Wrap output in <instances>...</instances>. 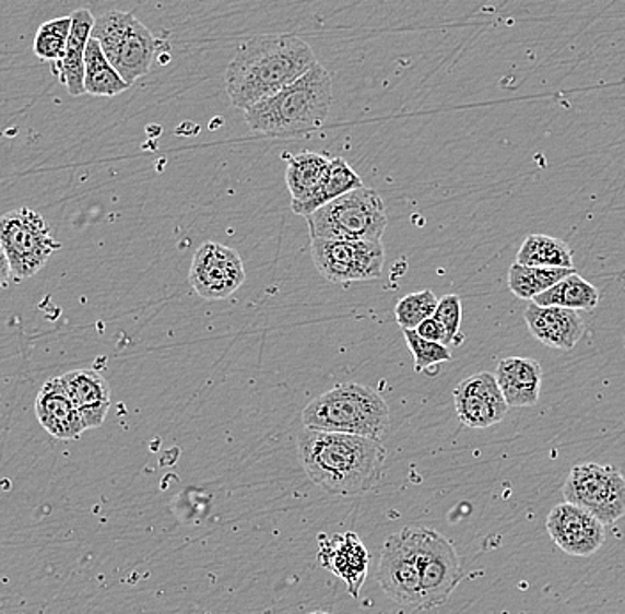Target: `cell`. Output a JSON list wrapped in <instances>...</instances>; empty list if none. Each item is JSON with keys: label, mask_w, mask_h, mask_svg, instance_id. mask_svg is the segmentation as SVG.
Returning a JSON list of instances; mask_svg holds the SVG:
<instances>
[{"label": "cell", "mask_w": 625, "mask_h": 614, "mask_svg": "<svg viewBox=\"0 0 625 614\" xmlns=\"http://www.w3.org/2000/svg\"><path fill=\"white\" fill-rule=\"evenodd\" d=\"M403 338H405V343H408L412 357H414V369L420 374L451 361L450 346L425 340L416 331H403Z\"/></svg>", "instance_id": "cell-29"}, {"label": "cell", "mask_w": 625, "mask_h": 614, "mask_svg": "<svg viewBox=\"0 0 625 614\" xmlns=\"http://www.w3.org/2000/svg\"><path fill=\"white\" fill-rule=\"evenodd\" d=\"M601 294L592 283L582 280L578 272L567 275L559 283L536 295L533 303L539 306H556L573 309V311H592L599 306Z\"/></svg>", "instance_id": "cell-24"}, {"label": "cell", "mask_w": 625, "mask_h": 614, "mask_svg": "<svg viewBox=\"0 0 625 614\" xmlns=\"http://www.w3.org/2000/svg\"><path fill=\"white\" fill-rule=\"evenodd\" d=\"M91 38L99 43L105 57L128 85L148 75L162 42L135 14L110 10L95 20Z\"/></svg>", "instance_id": "cell-6"}, {"label": "cell", "mask_w": 625, "mask_h": 614, "mask_svg": "<svg viewBox=\"0 0 625 614\" xmlns=\"http://www.w3.org/2000/svg\"><path fill=\"white\" fill-rule=\"evenodd\" d=\"M574 272L576 269H545L514 263L508 270V288L517 298L533 300L536 295L544 294L545 290Z\"/></svg>", "instance_id": "cell-26"}, {"label": "cell", "mask_w": 625, "mask_h": 614, "mask_svg": "<svg viewBox=\"0 0 625 614\" xmlns=\"http://www.w3.org/2000/svg\"><path fill=\"white\" fill-rule=\"evenodd\" d=\"M331 158L322 153L303 152L292 156L286 166V187L292 194V203H300L315 194L322 185Z\"/></svg>", "instance_id": "cell-22"}, {"label": "cell", "mask_w": 625, "mask_h": 614, "mask_svg": "<svg viewBox=\"0 0 625 614\" xmlns=\"http://www.w3.org/2000/svg\"><path fill=\"white\" fill-rule=\"evenodd\" d=\"M497 386L508 406H531L539 402L544 369L530 357H507L497 363Z\"/></svg>", "instance_id": "cell-20"}, {"label": "cell", "mask_w": 625, "mask_h": 614, "mask_svg": "<svg viewBox=\"0 0 625 614\" xmlns=\"http://www.w3.org/2000/svg\"><path fill=\"white\" fill-rule=\"evenodd\" d=\"M332 104V79L320 64L298 76L294 84L261 99L244 113L246 123L263 138H298L326 123Z\"/></svg>", "instance_id": "cell-3"}, {"label": "cell", "mask_w": 625, "mask_h": 614, "mask_svg": "<svg viewBox=\"0 0 625 614\" xmlns=\"http://www.w3.org/2000/svg\"><path fill=\"white\" fill-rule=\"evenodd\" d=\"M516 263L545 269H574L573 249L550 235H530L517 252Z\"/></svg>", "instance_id": "cell-25"}, {"label": "cell", "mask_w": 625, "mask_h": 614, "mask_svg": "<svg viewBox=\"0 0 625 614\" xmlns=\"http://www.w3.org/2000/svg\"><path fill=\"white\" fill-rule=\"evenodd\" d=\"M311 614H331V613H326V611H317V613H311Z\"/></svg>", "instance_id": "cell-33"}, {"label": "cell", "mask_w": 625, "mask_h": 614, "mask_svg": "<svg viewBox=\"0 0 625 614\" xmlns=\"http://www.w3.org/2000/svg\"><path fill=\"white\" fill-rule=\"evenodd\" d=\"M71 28L68 38L67 52L61 61L54 62V73L57 81L67 87L71 96L85 95L84 93V54L87 42L95 27V16L90 10L81 8L70 14Z\"/></svg>", "instance_id": "cell-19"}, {"label": "cell", "mask_w": 625, "mask_h": 614, "mask_svg": "<svg viewBox=\"0 0 625 614\" xmlns=\"http://www.w3.org/2000/svg\"><path fill=\"white\" fill-rule=\"evenodd\" d=\"M453 402L460 423L476 430L502 423L510 409L496 377L488 371H480L462 380L453 389Z\"/></svg>", "instance_id": "cell-13"}, {"label": "cell", "mask_w": 625, "mask_h": 614, "mask_svg": "<svg viewBox=\"0 0 625 614\" xmlns=\"http://www.w3.org/2000/svg\"><path fill=\"white\" fill-rule=\"evenodd\" d=\"M84 93L91 96H118L130 87L114 70L95 38L87 42L84 54Z\"/></svg>", "instance_id": "cell-23"}, {"label": "cell", "mask_w": 625, "mask_h": 614, "mask_svg": "<svg viewBox=\"0 0 625 614\" xmlns=\"http://www.w3.org/2000/svg\"><path fill=\"white\" fill-rule=\"evenodd\" d=\"M0 244L16 280L38 274L61 249L45 219L33 209L11 210L0 217Z\"/></svg>", "instance_id": "cell-7"}, {"label": "cell", "mask_w": 625, "mask_h": 614, "mask_svg": "<svg viewBox=\"0 0 625 614\" xmlns=\"http://www.w3.org/2000/svg\"><path fill=\"white\" fill-rule=\"evenodd\" d=\"M432 317L439 321L443 329L448 335V343L450 345H459L462 343V332H460V323H462V300L459 295L450 294L445 295L437 303L436 311Z\"/></svg>", "instance_id": "cell-30"}, {"label": "cell", "mask_w": 625, "mask_h": 614, "mask_svg": "<svg viewBox=\"0 0 625 614\" xmlns=\"http://www.w3.org/2000/svg\"><path fill=\"white\" fill-rule=\"evenodd\" d=\"M71 16L48 20L39 25L34 38V54L42 61H61L67 52L68 38H70Z\"/></svg>", "instance_id": "cell-27"}, {"label": "cell", "mask_w": 625, "mask_h": 614, "mask_svg": "<svg viewBox=\"0 0 625 614\" xmlns=\"http://www.w3.org/2000/svg\"><path fill=\"white\" fill-rule=\"evenodd\" d=\"M359 187H363L361 176L352 169L351 164L345 158L337 156V158H331V166L327 170V176L323 178L322 185L315 190V194L306 201H300V203H292V210H294L295 215L308 217L312 212L322 209L323 204L331 203L340 196L359 189Z\"/></svg>", "instance_id": "cell-21"}, {"label": "cell", "mask_w": 625, "mask_h": 614, "mask_svg": "<svg viewBox=\"0 0 625 614\" xmlns=\"http://www.w3.org/2000/svg\"><path fill=\"white\" fill-rule=\"evenodd\" d=\"M318 64L312 48L290 34H263L246 39L227 64L226 93L237 109H251L261 99L294 84Z\"/></svg>", "instance_id": "cell-1"}, {"label": "cell", "mask_w": 625, "mask_h": 614, "mask_svg": "<svg viewBox=\"0 0 625 614\" xmlns=\"http://www.w3.org/2000/svg\"><path fill=\"white\" fill-rule=\"evenodd\" d=\"M526 326L542 345L556 350H573L585 334V321L578 311L531 303L524 311Z\"/></svg>", "instance_id": "cell-16"}, {"label": "cell", "mask_w": 625, "mask_h": 614, "mask_svg": "<svg viewBox=\"0 0 625 614\" xmlns=\"http://www.w3.org/2000/svg\"><path fill=\"white\" fill-rule=\"evenodd\" d=\"M34 411L43 430L52 435L54 439L76 440L85 432L84 423L71 403L61 377L50 378L43 383L34 402Z\"/></svg>", "instance_id": "cell-17"}, {"label": "cell", "mask_w": 625, "mask_h": 614, "mask_svg": "<svg viewBox=\"0 0 625 614\" xmlns=\"http://www.w3.org/2000/svg\"><path fill=\"white\" fill-rule=\"evenodd\" d=\"M545 526L554 544L576 558L592 556L606 542L604 524L592 513L567 501L554 506Z\"/></svg>", "instance_id": "cell-14"}, {"label": "cell", "mask_w": 625, "mask_h": 614, "mask_svg": "<svg viewBox=\"0 0 625 614\" xmlns=\"http://www.w3.org/2000/svg\"><path fill=\"white\" fill-rule=\"evenodd\" d=\"M420 567H422V607L445 604L462 579L459 553L445 534L431 528H417Z\"/></svg>", "instance_id": "cell-11"}, {"label": "cell", "mask_w": 625, "mask_h": 614, "mask_svg": "<svg viewBox=\"0 0 625 614\" xmlns=\"http://www.w3.org/2000/svg\"><path fill=\"white\" fill-rule=\"evenodd\" d=\"M436 294L432 290H422L416 294H409L398 300L394 307V317L402 331H414L423 320L431 318L437 307Z\"/></svg>", "instance_id": "cell-28"}, {"label": "cell", "mask_w": 625, "mask_h": 614, "mask_svg": "<svg viewBox=\"0 0 625 614\" xmlns=\"http://www.w3.org/2000/svg\"><path fill=\"white\" fill-rule=\"evenodd\" d=\"M564 497L602 524H615L625 516L624 474L613 465L579 463L565 480Z\"/></svg>", "instance_id": "cell-8"}, {"label": "cell", "mask_w": 625, "mask_h": 614, "mask_svg": "<svg viewBox=\"0 0 625 614\" xmlns=\"http://www.w3.org/2000/svg\"><path fill=\"white\" fill-rule=\"evenodd\" d=\"M304 428L380 439L389 428V406L379 391L346 382L329 389L303 411Z\"/></svg>", "instance_id": "cell-4"}, {"label": "cell", "mask_w": 625, "mask_h": 614, "mask_svg": "<svg viewBox=\"0 0 625 614\" xmlns=\"http://www.w3.org/2000/svg\"><path fill=\"white\" fill-rule=\"evenodd\" d=\"M11 280H13V272H11L10 260L5 256L4 247L0 244V288H5Z\"/></svg>", "instance_id": "cell-32"}, {"label": "cell", "mask_w": 625, "mask_h": 614, "mask_svg": "<svg viewBox=\"0 0 625 614\" xmlns=\"http://www.w3.org/2000/svg\"><path fill=\"white\" fill-rule=\"evenodd\" d=\"M368 551L357 534H322L318 539V563L332 576L345 582L346 591L354 599L359 597L361 588L368 576Z\"/></svg>", "instance_id": "cell-15"}, {"label": "cell", "mask_w": 625, "mask_h": 614, "mask_svg": "<svg viewBox=\"0 0 625 614\" xmlns=\"http://www.w3.org/2000/svg\"><path fill=\"white\" fill-rule=\"evenodd\" d=\"M414 331L422 335V338H425V340L434 341V343H440V345L450 346L445 329H443V326H440L439 321L434 317L423 320Z\"/></svg>", "instance_id": "cell-31"}, {"label": "cell", "mask_w": 625, "mask_h": 614, "mask_svg": "<svg viewBox=\"0 0 625 614\" xmlns=\"http://www.w3.org/2000/svg\"><path fill=\"white\" fill-rule=\"evenodd\" d=\"M311 258L329 283L379 280L382 275V241L326 240L311 238Z\"/></svg>", "instance_id": "cell-10"}, {"label": "cell", "mask_w": 625, "mask_h": 614, "mask_svg": "<svg viewBox=\"0 0 625 614\" xmlns=\"http://www.w3.org/2000/svg\"><path fill=\"white\" fill-rule=\"evenodd\" d=\"M297 449L309 480L338 496H361L368 492L386 459L380 439L309 428L298 434Z\"/></svg>", "instance_id": "cell-2"}, {"label": "cell", "mask_w": 625, "mask_h": 614, "mask_svg": "<svg viewBox=\"0 0 625 614\" xmlns=\"http://www.w3.org/2000/svg\"><path fill=\"white\" fill-rule=\"evenodd\" d=\"M377 581L384 593L398 605L422 607L417 528H405L384 542Z\"/></svg>", "instance_id": "cell-9"}, {"label": "cell", "mask_w": 625, "mask_h": 614, "mask_svg": "<svg viewBox=\"0 0 625 614\" xmlns=\"http://www.w3.org/2000/svg\"><path fill=\"white\" fill-rule=\"evenodd\" d=\"M311 238L382 241L388 212L379 192L368 187L351 190L306 217Z\"/></svg>", "instance_id": "cell-5"}, {"label": "cell", "mask_w": 625, "mask_h": 614, "mask_svg": "<svg viewBox=\"0 0 625 614\" xmlns=\"http://www.w3.org/2000/svg\"><path fill=\"white\" fill-rule=\"evenodd\" d=\"M190 286L204 300L232 297L246 283V267L232 247L219 241H204L192 258Z\"/></svg>", "instance_id": "cell-12"}, {"label": "cell", "mask_w": 625, "mask_h": 614, "mask_svg": "<svg viewBox=\"0 0 625 614\" xmlns=\"http://www.w3.org/2000/svg\"><path fill=\"white\" fill-rule=\"evenodd\" d=\"M61 382L85 430L104 425L110 409V386L104 375L95 369H73L61 375Z\"/></svg>", "instance_id": "cell-18"}]
</instances>
